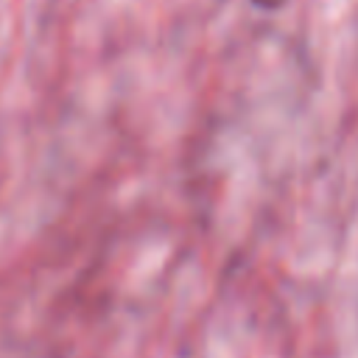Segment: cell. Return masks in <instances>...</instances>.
<instances>
[{"mask_svg": "<svg viewBox=\"0 0 358 358\" xmlns=\"http://www.w3.org/2000/svg\"><path fill=\"white\" fill-rule=\"evenodd\" d=\"M260 8H277V6H282L285 0H255Z\"/></svg>", "mask_w": 358, "mask_h": 358, "instance_id": "6da1fadb", "label": "cell"}]
</instances>
